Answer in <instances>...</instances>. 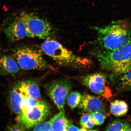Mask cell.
<instances>
[{"instance_id":"obj_1","label":"cell","mask_w":131,"mask_h":131,"mask_svg":"<svg viewBox=\"0 0 131 131\" xmlns=\"http://www.w3.org/2000/svg\"><path fill=\"white\" fill-rule=\"evenodd\" d=\"M91 54L101 68L116 74H122L131 67V42L112 51L98 47Z\"/></svg>"},{"instance_id":"obj_2","label":"cell","mask_w":131,"mask_h":131,"mask_svg":"<svg viewBox=\"0 0 131 131\" xmlns=\"http://www.w3.org/2000/svg\"><path fill=\"white\" fill-rule=\"evenodd\" d=\"M92 29L97 32L96 42L98 48L112 51L131 42V32L119 22L112 23L104 27L95 26Z\"/></svg>"},{"instance_id":"obj_3","label":"cell","mask_w":131,"mask_h":131,"mask_svg":"<svg viewBox=\"0 0 131 131\" xmlns=\"http://www.w3.org/2000/svg\"><path fill=\"white\" fill-rule=\"evenodd\" d=\"M41 48L44 53L60 66L85 68L92 63L89 59L75 54L56 40L47 39L42 43Z\"/></svg>"},{"instance_id":"obj_4","label":"cell","mask_w":131,"mask_h":131,"mask_svg":"<svg viewBox=\"0 0 131 131\" xmlns=\"http://www.w3.org/2000/svg\"><path fill=\"white\" fill-rule=\"evenodd\" d=\"M13 57L19 67L23 70H42L50 68L42 54L29 47L17 49L13 54Z\"/></svg>"},{"instance_id":"obj_5","label":"cell","mask_w":131,"mask_h":131,"mask_svg":"<svg viewBox=\"0 0 131 131\" xmlns=\"http://www.w3.org/2000/svg\"><path fill=\"white\" fill-rule=\"evenodd\" d=\"M20 18L25 26L29 37L47 39L53 34V27L46 19L32 13H22Z\"/></svg>"},{"instance_id":"obj_6","label":"cell","mask_w":131,"mask_h":131,"mask_svg":"<svg viewBox=\"0 0 131 131\" xmlns=\"http://www.w3.org/2000/svg\"><path fill=\"white\" fill-rule=\"evenodd\" d=\"M50 113V108L46 101L40 100L38 104L28 110L22 111L17 116L18 123L26 129L32 128L37 124L43 122Z\"/></svg>"},{"instance_id":"obj_7","label":"cell","mask_w":131,"mask_h":131,"mask_svg":"<svg viewBox=\"0 0 131 131\" xmlns=\"http://www.w3.org/2000/svg\"><path fill=\"white\" fill-rule=\"evenodd\" d=\"M72 88L71 83L66 78L49 82L45 86L47 95L60 111H64L66 100Z\"/></svg>"},{"instance_id":"obj_8","label":"cell","mask_w":131,"mask_h":131,"mask_svg":"<svg viewBox=\"0 0 131 131\" xmlns=\"http://www.w3.org/2000/svg\"><path fill=\"white\" fill-rule=\"evenodd\" d=\"M80 82L93 93L104 97H109L110 92L106 86V77L104 73H95L80 78Z\"/></svg>"},{"instance_id":"obj_9","label":"cell","mask_w":131,"mask_h":131,"mask_svg":"<svg viewBox=\"0 0 131 131\" xmlns=\"http://www.w3.org/2000/svg\"><path fill=\"white\" fill-rule=\"evenodd\" d=\"M4 32L8 40L12 42L29 37L25 26L20 18L9 24L4 29Z\"/></svg>"},{"instance_id":"obj_10","label":"cell","mask_w":131,"mask_h":131,"mask_svg":"<svg viewBox=\"0 0 131 131\" xmlns=\"http://www.w3.org/2000/svg\"><path fill=\"white\" fill-rule=\"evenodd\" d=\"M78 107L83 112L90 113L99 111L105 112V106L102 101L97 96L89 94L82 96L81 102Z\"/></svg>"},{"instance_id":"obj_11","label":"cell","mask_w":131,"mask_h":131,"mask_svg":"<svg viewBox=\"0 0 131 131\" xmlns=\"http://www.w3.org/2000/svg\"><path fill=\"white\" fill-rule=\"evenodd\" d=\"M20 70V68L14 59L6 55L0 57V75L14 76Z\"/></svg>"},{"instance_id":"obj_12","label":"cell","mask_w":131,"mask_h":131,"mask_svg":"<svg viewBox=\"0 0 131 131\" xmlns=\"http://www.w3.org/2000/svg\"><path fill=\"white\" fill-rule=\"evenodd\" d=\"M21 94L34 99L40 100L41 94L38 84L32 80H25L17 83Z\"/></svg>"},{"instance_id":"obj_13","label":"cell","mask_w":131,"mask_h":131,"mask_svg":"<svg viewBox=\"0 0 131 131\" xmlns=\"http://www.w3.org/2000/svg\"><path fill=\"white\" fill-rule=\"evenodd\" d=\"M22 101V94L16 84L10 91L9 96L10 107L14 113L17 115L20 114L22 111L21 103Z\"/></svg>"},{"instance_id":"obj_14","label":"cell","mask_w":131,"mask_h":131,"mask_svg":"<svg viewBox=\"0 0 131 131\" xmlns=\"http://www.w3.org/2000/svg\"><path fill=\"white\" fill-rule=\"evenodd\" d=\"M53 122L52 131H67V128L71 122L66 116L64 111H60L52 117Z\"/></svg>"},{"instance_id":"obj_15","label":"cell","mask_w":131,"mask_h":131,"mask_svg":"<svg viewBox=\"0 0 131 131\" xmlns=\"http://www.w3.org/2000/svg\"><path fill=\"white\" fill-rule=\"evenodd\" d=\"M111 113L117 117L125 115L128 110V106L125 101L117 100L111 103L110 107Z\"/></svg>"},{"instance_id":"obj_16","label":"cell","mask_w":131,"mask_h":131,"mask_svg":"<svg viewBox=\"0 0 131 131\" xmlns=\"http://www.w3.org/2000/svg\"><path fill=\"white\" fill-rule=\"evenodd\" d=\"M131 125L128 123L119 120H115L111 122L106 127L105 130L129 131Z\"/></svg>"},{"instance_id":"obj_17","label":"cell","mask_w":131,"mask_h":131,"mask_svg":"<svg viewBox=\"0 0 131 131\" xmlns=\"http://www.w3.org/2000/svg\"><path fill=\"white\" fill-rule=\"evenodd\" d=\"M82 96L81 93L76 91H72L69 94L66 101L70 108L73 109L78 106L81 101Z\"/></svg>"},{"instance_id":"obj_18","label":"cell","mask_w":131,"mask_h":131,"mask_svg":"<svg viewBox=\"0 0 131 131\" xmlns=\"http://www.w3.org/2000/svg\"><path fill=\"white\" fill-rule=\"evenodd\" d=\"M121 75L119 86L123 89L131 90V67Z\"/></svg>"},{"instance_id":"obj_19","label":"cell","mask_w":131,"mask_h":131,"mask_svg":"<svg viewBox=\"0 0 131 131\" xmlns=\"http://www.w3.org/2000/svg\"><path fill=\"white\" fill-rule=\"evenodd\" d=\"M22 101L21 105L22 112L28 110L37 105L40 100H38L25 95L22 94Z\"/></svg>"},{"instance_id":"obj_20","label":"cell","mask_w":131,"mask_h":131,"mask_svg":"<svg viewBox=\"0 0 131 131\" xmlns=\"http://www.w3.org/2000/svg\"><path fill=\"white\" fill-rule=\"evenodd\" d=\"M80 124L82 128L88 130L91 129L95 124L92 119L90 114L85 113L82 116L80 120Z\"/></svg>"},{"instance_id":"obj_21","label":"cell","mask_w":131,"mask_h":131,"mask_svg":"<svg viewBox=\"0 0 131 131\" xmlns=\"http://www.w3.org/2000/svg\"><path fill=\"white\" fill-rule=\"evenodd\" d=\"M90 116L95 125L100 126L104 123L106 117L104 113L96 111L90 113Z\"/></svg>"},{"instance_id":"obj_22","label":"cell","mask_w":131,"mask_h":131,"mask_svg":"<svg viewBox=\"0 0 131 131\" xmlns=\"http://www.w3.org/2000/svg\"><path fill=\"white\" fill-rule=\"evenodd\" d=\"M53 120L52 118L46 122H42L36 125L32 128L34 131H52Z\"/></svg>"},{"instance_id":"obj_23","label":"cell","mask_w":131,"mask_h":131,"mask_svg":"<svg viewBox=\"0 0 131 131\" xmlns=\"http://www.w3.org/2000/svg\"><path fill=\"white\" fill-rule=\"evenodd\" d=\"M7 130L9 131H25L27 130L23 126L20 124H15L8 127Z\"/></svg>"},{"instance_id":"obj_24","label":"cell","mask_w":131,"mask_h":131,"mask_svg":"<svg viewBox=\"0 0 131 131\" xmlns=\"http://www.w3.org/2000/svg\"><path fill=\"white\" fill-rule=\"evenodd\" d=\"M67 131H81V128L74 125L71 122L67 128Z\"/></svg>"}]
</instances>
